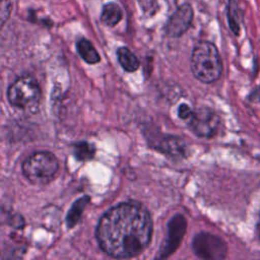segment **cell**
Listing matches in <instances>:
<instances>
[{"label": "cell", "mask_w": 260, "mask_h": 260, "mask_svg": "<svg viewBox=\"0 0 260 260\" xmlns=\"http://www.w3.org/2000/svg\"><path fill=\"white\" fill-rule=\"evenodd\" d=\"M152 220L147 209L136 202H123L109 209L96 226L101 249L114 258H132L148 246Z\"/></svg>", "instance_id": "obj_1"}, {"label": "cell", "mask_w": 260, "mask_h": 260, "mask_svg": "<svg viewBox=\"0 0 260 260\" xmlns=\"http://www.w3.org/2000/svg\"><path fill=\"white\" fill-rule=\"evenodd\" d=\"M191 70L201 82L216 81L222 72V62L217 48L208 41L198 42L191 55Z\"/></svg>", "instance_id": "obj_2"}, {"label": "cell", "mask_w": 260, "mask_h": 260, "mask_svg": "<svg viewBox=\"0 0 260 260\" xmlns=\"http://www.w3.org/2000/svg\"><path fill=\"white\" fill-rule=\"evenodd\" d=\"M23 175L35 185L48 184L58 171V160L48 151L31 154L22 165Z\"/></svg>", "instance_id": "obj_3"}, {"label": "cell", "mask_w": 260, "mask_h": 260, "mask_svg": "<svg viewBox=\"0 0 260 260\" xmlns=\"http://www.w3.org/2000/svg\"><path fill=\"white\" fill-rule=\"evenodd\" d=\"M7 98L12 106L18 108H32L41 98V88L31 76H22L16 79L7 91Z\"/></svg>", "instance_id": "obj_4"}, {"label": "cell", "mask_w": 260, "mask_h": 260, "mask_svg": "<svg viewBox=\"0 0 260 260\" xmlns=\"http://www.w3.org/2000/svg\"><path fill=\"white\" fill-rule=\"evenodd\" d=\"M192 250L199 258L208 260L223 259L228 254L225 242L219 237L206 232L199 233L193 238Z\"/></svg>", "instance_id": "obj_5"}, {"label": "cell", "mask_w": 260, "mask_h": 260, "mask_svg": "<svg viewBox=\"0 0 260 260\" xmlns=\"http://www.w3.org/2000/svg\"><path fill=\"white\" fill-rule=\"evenodd\" d=\"M190 130L199 137L211 138L215 136L220 125L218 115L207 107L199 108L192 112L187 120Z\"/></svg>", "instance_id": "obj_6"}, {"label": "cell", "mask_w": 260, "mask_h": 260, "mask_svg": "<svg viewBox=\"0 0 260 260\" xmlns=\"http://www.w3.org/2000/svg\"><path fill=\"white\" fill-rule=\"evenodd\" d=\"M187 229V221L182 214L174 215L168 222L167 238L158 251L157 258L165 259L176 252Z\"/></svg>", "instance_id": "obj_7"}, {"label": "cell", "mask_w": 260, "mask_h": 260, "mask_svg": "<svg viewBox=\"0 0 260 260\" xmlns=\"http://www.w3.org/2000/svg\"><path fill=\"white\" fill-rule=\"evenodd\" d=\"M194 17L193 7L186 2L177 7L165 24V32L170 38L182 37L191 26Z\"/></svg>", "instance_id": "obj_8"}, {"label": "cell", "mask_w": 260, "mask_h": 260, "mask_svg": "<svg viewBox=\"0 0 260 260\" xmlns=\"http://www.w3.org/2000/svg\"><path fill=\"white\" fill-rule=\"evenodd\" d=\"M147 137L151 147H154L160 152L180 157L186 154V145L184 141L179 137L165 135L157 132L155 134H152L150 131L149 136Z\"/></svg>", "instance_id": "obj_9"}, {"label": "cell", "mask_w": 260, "mask_h": 260, "mask_svg": "<svg viewBox=\"0 0 260 260\" xmlns=\"http://www.w3.org/2000/svg\"><path fill=\"white\" fill-rule=\"evenodd\" d=\"M123 17V11L116 2H108L103 6L101 13V22L107 26L113 27L120 22Z\"/></svg>", "instance_id": "obj_10"}, {"label": "cell", "mask_w": 260, "mask_h": 260, "mask_svg": "<svg viewBox=\"0 0 260 260\" xmlns=\"http://www.w3.org/2000/svg\"><path fill=\"white\" fill-rule=\"evenodd\" d=\"M226 18L232 32L235 36H239L241 30V9L238 0L228 1Z\"/></svg>", "instance_id": "obj_11"}, {"label": "cell", "mask_w": 260, "mask_h": 260, "mask_svg": "<svg viewBox=\"0 0 260 260\" xmlns=\"http://www.w3.org/2000/svg\"><path fill=\"white\" fill-rule=\"evenodd\" d=\"M117 57L120 65L127 72H134L140 66V62L138 58L127 47H120L117 50Z\"/></svg>", "instance_id": "obj_12"}, {"label": "cell", "mask_w": 260, "mask_h": 260, "mask_svg": "<svg viewBox=\"0 0 260 260\" xmlns=\"http://www.w3.org/2000/svg\"><path fill=\"white\" fill-rule=\"evenodd\" d=\"M76 48H77L79 55L86 63L95 64V63L100 62L101 57L89 41H87L85 39L79 40L76 44Z\"/></svg>", "instance_id": "obj_13"}, {"label": "cell", "mask_w": 260, "mask_h": 260, "mask_svg": "<svg viewBox=\"0 0 260 260\" xmlns=\"http://www.w3.org/2000/svg\"><path fill=\"white\" fill-rule=\"evenodd\" d=\"M88 201H89V197L83 196L82 198L78 199L72 205V207L70 208V210L67 214V217H66V222L69 228L74 226L78 222V220L80 219V216L82 214V211H83L84 207L86 206V204L88 203Z\"/></svg>", "instance_id": "obj_14"}, {"label": "cell", "mask_w": 260, "mask_h": 260, "mask_svg": "<svg viewBox=\"0 0 260 260\" xmlns=\"http://www.w3.org/2000/svg\"><path fill=\"white\" fill-rule=\"evenodd\" d=\"M74 155L79 160H88L94 155V147L93 145L87 142H78L74 145Z\"/></svg>", "instance_id": "obj_15"}, {"label": "cell", "mask_w": 260, "mask_h": 260, "mask_svg": "<svg viewBox=\"0 0 260 260\" xmlns=\"http://www.w3.org/2000/svg\"><path fill=\"white\" fill-rule=\"evenodd\" d=\"M11 11L10 0H0V25H2L9 17Z\"/></svg>", "instance_id": "obj_16"}, {"label": "cell", "mask_w": 260, "mask_h": 260, "mask_svg": "<svg viewBox=\"0 0 260 260\" xmlns=\"http://www.w3.org/2000/svg\"><path fill=\"white\" fill-rule=\"evenodd\" d=\"M192 112L193 111L191 110V108L188 105H186V104L180 105V107L178 109V115H179L180 119L185 120V121H187L189 119V117L191 116Z\"/></svg>", "instance_id": "obj_17"}]
</instances>
